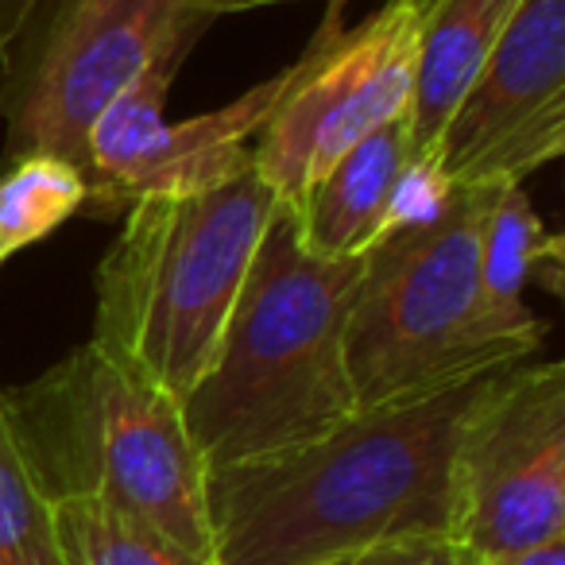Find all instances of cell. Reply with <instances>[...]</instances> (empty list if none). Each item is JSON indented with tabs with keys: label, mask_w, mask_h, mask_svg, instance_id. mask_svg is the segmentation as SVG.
I'll list each match as a JSON object with an SVG mask.
<instances>
[{
	"label": "cell",
	"mask_w": 565,
	"mask_h": 565,
	"mask_svg": "<svg viewBox=\"0 0 565 565\" xmlns=\"http://www.w3.org/2000/svg\"><path fill=\"white\" fill-rule=\"evenodd\" d=\"M190 43L194 35L171 43L89 128L82 174L89 182L86 205L102 217H117L148 198L205 194L256 167L252 148L291 78V66L256 82L221 109L171 120L167 94Z\"/></svg>",
	"instance_id": "cell-9"
},
{
	"label": "cell",
	"mask_w": 565,
	"mask_h": 565,
	"mask_svg": "<svg viewBox=\"0 0 565 565\" xmlns=\"http://www.w3.org/2000/svg\"><path fill=\"white\" fill-rule=\"evenodd\" d=\"M275 4H299V0H190V9L202 17H233V12H256L275 9ZM349 0H326V9H345Z\"/></svg>",
	"instance_id": "cell-20"
},
{
	"label": "cell",
	"mask_w": 565,
	"mask_h": 565,
	"mask_svg": "<svg viewBox=\"0 0 565 565\" xmlns=\"http://www.w3.org/2000/svg\"><path fill=\"white\" fill-rule=\"evenodd\" d=\"M43 0H0V58L17 47V40L28 32Z\"/></svg>",
	"instance_id": "cell-19"
},
{
	"label": "cell",
	"mask_w": 565,
	"mask_h": 565,
	"mask_svg": "<svg viewBox=\"0 0 565 565\" xmlns=\"http://www.w3.org/2000/svg\"><path fill=\"white\" fill-rule=\"evenodd\" d=\"M0 565H63L55 503L43 492L0 392Z\"/></svg>",
	"instance_id": "cell-16"
},
{
	"label": "cell",
	"mask_w": 565,
	"mask_h": 565,
	"mask_svg": "<svg viewBox=\"0 0 565 565\" xmlns=\"http://www.w3.org/2000/svg\"><path fill=\"white\" fill-rule=\"evenodd\" d=\"M542 318H503L480 287V190L361 256L345 318L356 411L415 403L534 361Z\"/></svg>",
	"instance_id": "cell-4"
},
{
	"label": "cell",
	"mask_w": 565,
	"mask_h": 565,
	"mask_svg": "<svg viewBox=\"0 0 565 565\" xmlns=\"http://www.w3.org/2000/svg\"><path fill=\"white\" fill-rule=\"evenodd\" d=\"M63 565H217L143 519L94 500H55Z\"/></svg>",
	"instance_id": "cell-15"
},
{
	"label": "cell",
	"mask_w": 565,
	"mask_h": 565,
	"mask_svg": "<svg viewBox=\"0 0 565 565\" xmlns=\"http://www.w3.org/2000/svg\"><path fill=\"white\" fill-rule=\"evenodd\" d=\"M0 392L51 503H105L213 557L210 469L174 395L94 341Z\"/></svg>",
	"instance_id": "cell-5"
},
{
	"label": "cell",
	"mask_w": 565,
	"mask_h": 565,
	"mask_svg": "<svg viewBox=\"0 0 565 565\" xmlns=\"http://www.w3.org/2000/svg\"><path fill=\"white\" fill-rule=\"evenodd\" d=\"M356 275L361 256H318L291 213H275L210 369L182 399L205 469L287 454L356 415L345 369Z\"/></svg>",
	"instance_id": "cell-2"
},
{
	"label": "cell",
	"mask_w": 565,
	"mask_h": 565,
	"mask_svg": "<svg viewBox=\"0 0 565 565\" xmlns=\"http://www.w3.org/2000/svg\"><path fill=\"white\" fill-rule=\"evenodd\" d=\"M345 9H326L322 28L259 128L252 163L287 213L364 136L407 117L418 66L423 0H387L364 24L345 28Z\"/></svg>",
	"instance_id": "cell-7"
},
{
	"label": "cell",
	"mask_w": 565,
	"mask_h": 565,
	"mask_svg": "<svg viewBox=\"0 0 565 565\" xmlns=\"http://www.w3.org/2000/svg\"><path fill=\"white\" fill-rule=\"evenodd\" d=\"M480 565H565V539H554L546 546H534L523 550V554L495 557V562H480Z\"/></svg>",
	"instance_id": "cell-21"
},
{
	"label": "cell",
	"mask_w": 565,
	"mask_h": 565,
	"mask_svg": "<svg viewBox=\"0 0 565 565\" xmlns=\"http://www.w3.org/2000/svg\"><path fill=\"white\" fill-rule=\"evenodd\" d=\"M565 248L562 236L539 217L523 186L480 190V287L495 315L534 318L523 291L539 282L542 291L562 295Z\"/></svg>",
	"instance_id": "cell-13"
},
{
	"label": "cell",
	"mask_w": 565,
	"mask_h": 565,
	"mask_svg": "<svg viewBox=\"0 0 565 565\" xmlns=\"http://www.w3.org/2000/svg\"><path fill=\"white\" fill-rule=\"evenodd\" d=\"M279 198L252 167L190 198H148L97 267L94 345L174 399L210 369Z\"/></svg>",
	"instance_id": "cell-3"
},
{
	"label": "cell",
	"mask_w": 565,
	"mask_h": 565,
	"mask_svg": "<svg viewBox=\"0 0 565 565\" xmlns=\"http://www.w3.org/2000/svg\"><path fill=\"white\" fill-rule=\"evenodd\" d=\"M449 534L480 562L565 539V369L492 372L457 430Z\"/></svg>",
	"instance_id": "cell-8"
},
{
	"label": "cell",
	"mask_w": 565,
	"mask_h": 565,
	"mask_svg": "<svg viewBox=\"0 0 565 565\" xmlns=\"http://www.w3.org/2000/svg\"><path fill=\"white\" fill-rule=\"evenodd\" d=\"M89 202L82 167L51 151L12 156L0 171V267L40 244Z\"/></svg>",
	"instance_id": "cell-14"
},
{
	"label": "cell",
	"mask_w": 565,
	"mask_h": 565,
	"mask_svg": "<svg viewBox=\"0 0 565 565\" xmlns=\"http://www.w3.org/2000/svg\"><path fill=\"white\" fill-rule=\"evenodd\" d=\"M454 194H457V186H449L438 159L411 156L407 163H403V171L395 174L392 194H387L376 236H372L369 248L384 244L387 236H395V233H407V228H423V225H430V221H438L441 213L449 210Z\"/></svg>",
	"instance_id": "cell-17"
},
{
	"label": "cell",
	"mask_w": 565,
	"mask_h": 565,
	"mask_svg": "<svg viewBox=\"0 0 565 565\" xmlns=\"http://www.w3.org/2000/svg\"><path fill=\"white\" fill-rule=\"evenodd\" d=\"M565 151V0H523L430 159L457 190L523 186Z\"/></svg>",
	"instance_id": "cell-10"
},
{
	"label": "cell",
	"mask_w": 565,
	"mask_h": 565,
	"mask_svg": "<svg viewBox=\"0 0 565 565\" xmlns=\"http://www.w3.org/2000/svg\"><path fill=\"white\" fill-rule=\"evenodd\" d=\"M202 24L210 17L190 9V0H43L4 55L0 113L9 159L51 151L82 167L97 117Z\"/></svg>",
	"instance_id": "cell-6"
},
{
	"label": "cell",
	"mask_w": 565,
	"mask_h": 565,
	"mask_svg": "<svg viewBox=\"0 0 565 565\" xmlns=\"http://www.w3.org/2000/svg\"><path fill=\"white\" fill-rule=\"evenodd\" d=\"M411 159L407 117L392 120L380 132L364 136L349 156L326 171V179L307 194L299 213H291L302 244L326 259L364 256L376 236L380 213L392 194L395 174Z\"/></svg>",
	"instance_id": "cell-12"
},
{
	"label": "cell",
	"mask_w": 565,
	"mask_h": 565,
	"mask_svg": "<svg viewBox=\"0 0 565 565\" xmlns=\"http://www.w3.org/2000/svg\"><path fill=\"white\" fill-rule=\"evenodd\" d=\"M519 4L523 0H423L415 94L407 109L411 156H434L441 128L500 47Z\"/></svg>",
	"instance_id": "cell-11"
},
{
	"label": "cell",
	"mask_w": 565,
	"mask_h": 565,
	"mask_svg": "<svg viewBox=\"0 0 565 565\" xmlns=\"http://www.w3.org/2000/svg\"><path fill=\"white\" fill-rule=\"evenodd\" d=\"M484 380L356 411L299 449L213 469V562L330 565L387 534L449 531L457 430Z\"/></svg>",
	"instance_id": "cell-1"
},
{
	"label": "cell",
	"mask_w": 565,
	"mask_h": 565,
	"mask_svg": "<svg viewBox=\"0 0 565 565\" xmlns=\"http://www.w3.org/2000/svg\"><path fill=\"white\" fill-rule=\"evenodd\" d=\"M330 565H480V557L469 554L449 531H407L369 542Z\"/></svg>",
	"instance_id": "cell-18"
}]
</instances>
